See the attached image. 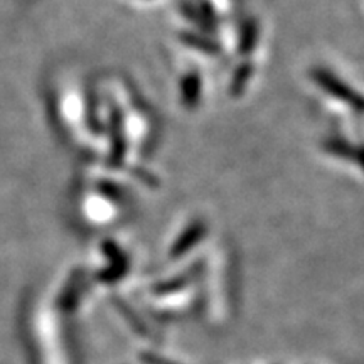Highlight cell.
Returning a JSON list of instances; mask_svg holds the SVG:
<instances>
[{
    "mask_svg": "<svg viewBox=\"0 0 364 364\" xmlns=\"http://www.w3.org/2000/svg\"><path fill=\"white\" fill-rule=\"evenodd\" d=\"M314 76H316L317 83L321 85L322 88H326L327 91H329V93L334 95L336 98L344 100V102L356 105V107H359V108H361V110H363V107H364L363 100L359 98V97H356V95H354L353 91L348 88V86L341 83L339 80L332 78L329 73H326V71H316V73H314Z\"/></svg>",
    "mask_w": 364,
    "mask_h": 364,
    "instance_id": "1",
    "label": "cell"
},
{
    "mask_svg": "<svg viewBox=\"0 0 364 364\" xmlns=\"http://www.w3.org/2000/svg\"><path fill=\"white\" fill-rule=\"evenodd\" d=\"M203 235H204V226L203 225H196L193 228H189V230L184 233V236H182V238L179 240V243L176 245L174 252H172V253H174V255L184 253L186 250L193 247L194 241L198 240L199 236H203Z\"/></svg>",
    "mask_w": 364,
    "mask_h": 364,
    "instance_id": "2",
    "label": "cell"
},
{
    "mask_svg": "<svg viewBox=\"0 0 364 364\" xmlns=\"http://www.w3.org/2000/svg\"><path fill=\"white\" fill-rule=\"evenodd\" d=\"M199 93V80L198 76H189L184 83V100L188 105L196 103Z\"/></svg>",
    "mask_w": 364,
    "mask_h": 364,
    "instance_id": "3",
    "label": "cell"
}]
</instances>
